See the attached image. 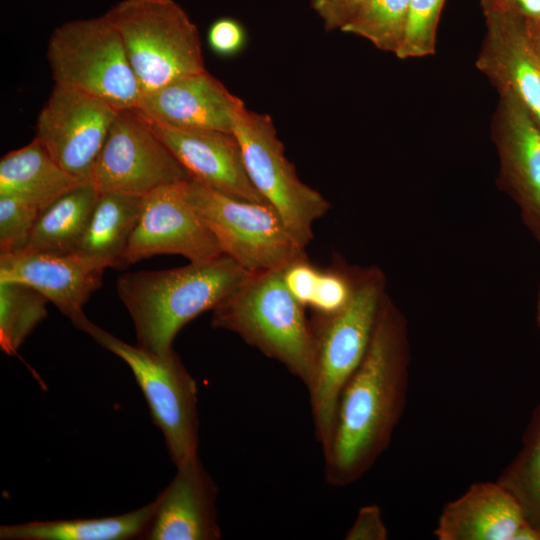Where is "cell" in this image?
<instances>
[{
    "mask_svg": "<svg viewBox=\"0 0 540 540\" xmlns=\"http://www.w3.org/2000/svg\"><path fill=\"white\" fill-rule=\"evenodd\" d=\"M410 348L407 320L386 294L367 352L345 385L325 450V480L345 487L388 448L405 410Z\"/></svg>",
    "mask_w": 540,
    "mask_h": 540,
    "instance_id": "obj_1",
    "label": "cell"
},
{
    "mask_svg": "<svg viewBox=\"0 0 540 540\" xmlns=\"http://www.w3.org/2000/svg\"><path fill=\"white\" fill-rule=\"evenodd\" d=\"M229 256L165 270L127 272L116 291L133 321L137 345L168 353L177 333L201 313L213 310L248 276Z\"/></svg>",
    "mask_w": 540,
    "mask_h": 540,
    "instance_id": "obj_2",
    "label": "cell"
},
{
    "mask_svg": "<svg viewBox=\"0 0 540 540\" xmlns=\"http://www.w3.org/2000/svg\"><path fill=\"white\" fill-rule=\"evenodd\" d=\"M386 294L380 269L360 270L350 302L334 313L314 312L310 320L313 369L306 388L322 451L330 442L339 397L367 352Z\"/></svg>",
    "mask_w": 540,
    "mask_h": 540,
    "instance_id": "obj_3",
    "label": "cell"
},
{
    "mask_svg": "<svg viewBox=\"0 0 540 540\" xmlns=\"http://www.w3.org/2000/svg\"><path fill=\"white\" fill-rule=\"evenodd\" d=\"M282 269L250 273L212 310L211 324L238 334L307 386L313 369L311 321L287 289Z\"/></svg>",
    "mask_w": 540,
    "mask_h": 540,
    "instance_id": "obj_4",
    "label": "cell"
},
{
    "mask_svg": "<svg viewBox=\"0 0 540 540\" xmlns=\"http://www.w3.org/2000/svg\"><path fill=\"white\" fill-rule=\"evenodd\" d=\"M104 15L121 37L142 95L206 70L198 28L175 0H121Z\"/></svg>",
    "mask_w": 540,
    "mask_h": 540,
    "instance_id": "obj_5",
    "label": "cell"
},
{
    "mask_svg": "<svg viewBox=\"0 0 540 540\" xmlns=\"http://www.w3.org/2000/svg\"><path fill=\"white\" fill-rule=\"evenodd\" d=\"M131 369L161 430L175 466L198 455L197 383L172 350L160 354L131 345L91 322L86 316L74 325Z\"/></svg>",
    "mask_w": 540,
    "mask_h": 540,
    "instance_id": "obj_6",
    "label": "cell"
},
{
    "mask_svg": "<svg viewBox=\"0 0 540 540\" xmlns=\"http://www.w3.org/2000/svg\"><path fill=\"white\" fill-rule=\"evenodd\" d=\"M47 60L54 84L78 89L119 110L137 109L142 90L121 37L104 14L56 27Z\"/></svg>",
    "mask_w": 540,
    "mask_h": 540,
    "instance_id": "obj_7",
    "label": "cell"
},
{
    "mask_svg": "<svg viewBox=\"0 0 540 540\" xmlns=\"http://www.w3.org/2000/svg\"><path fill=\"white\" fill-rule=\"evenodd\" d=\"M233 133L253 186L305 248L313 239L314 222L327 213L329 202L299 179L268 114L251 111L242 101L234 112Z\"/></svg>",
    "mask_w": 540,
    "mask_h": 540,
    "instance_id": "obj_8",
    "label": "cell"
},
{
    "mask_svg": "<svg viewBox=\"0 0 540 540\" xmlns=\"http://www.w3.org/2000/svg\"><path fill=\"white\" fill-rule=\"evenodd\" d=\"M184 194L223 254L247 272L282 269L306 256L270 205L232 198L194 180L184 184Z\"/></svg>",
    "mask_w": 540,
    "mask_h": 540,
    "instance_id": "obj_9",
    "label": "cell"
},
{
    "mask_svg": "<svg viewBox=\"0 0 540 540\" xmlns=\"http://www.w3.org/2000/svg\"><path fill=\"white\" fill-rule=\"evenodd\" d=\"M190 180L187 170L137 109L119 112L91 176L100 193L141 197Z\"/></svg>",
    "mask_w": 540,
    "mask_h": 540,
    "instance_id": "obj_10",
    "label": "cell"
},
{
    "mask_svg": "<svg viewBox=\"0 0 540 540\" xmlns=\"http://www.w3.org/2000/svg\"><path fill=\"white\" fill-rule=\"evenodd\" d=\"M121 110L78 89L54 84L35 124V139L54 161L81 181L92 172Z\"/></svg>",
    "mask_w": 540,
    "mask_h": 540,
    "instance_id": "obj_11",
    "label": "cell"
},
{
    "mask_svg": "<svg viewBox=\"0 0 540 540\" xmlns=\"http://www.w3.org/2000/svg\"><path fill=\"white\" fill-rule=\"evenodd\" d=\"M186 182L160 187L143 197L142 213L123 266L160 254L181 255L192 263L223 254L213 233L186 199Z\"/></svg>",
    "mask_w": 540,
    "mask_h": 540,
    "instance_id": "obj_12",
    "label": "cell"
},
{
    "mask_svg": "<svg viewBox=\"0 0 540 540\" xmlns=\"http://www.w3.org/2000/svg\"><path fill=\"white\" fill-rule=\"evenodd\" d=\"M106 268L77 252L55 254L30 250L0 254V281L26 284L52 302L73 325L102 282Z\"/></svg>",
    "mask_w": 540,
    "mask_h": 540,
    "instance_id": "obj_13",
    "label": "cell"
},
{
    "mask_svg": "<svg viewBox=\"0 0 540 540\" xmlns=\"http://www.w3.org/2000/svg\"><path fill=\"white\" fill-rule=\"evenodd\" d=\"M148 121L192 180L232 198L269 205L248 176L234 133L182 129Z\"/></svg>",
    "mask_w": 540,
    "mask_h": 540,
    "instance_id": "obj_14",
    "label": "cell"
},
{
    "mask_svg": "<svg viewBox=\"0 0 540 540\" xmlns=\"http://www.w3.org/2000/svg\"><path fill=\"white\" fill-rule=\"evenodd\" d=\"M177 472L155 499V512L143 537L148 540H218V486L199 456L176 466Z\"/></svg>",
    "mask_w": 540,
    "mask_h": 540,
    "instance_id": "obj_15",
    "label": "cell"
},
{
    "mask_svg": "<svg viewBox=\"0 0 540 540\" xmlns=\"http://www.w3.org/2000/svg\"><path fill=\"white\" fill-rule=\"evenodd\" d=\"M439 540H540L516 497L495 482H477L443 508Z\"/></svg>",
    "mask_w": 540,
    "mask_h": 540,
    "instance_id": "obj_16",
    "label": "cell"
},
{
    "mask_svg": "<svg viewBox=\"0 0 540 540\" xmlns=\"http://www.w3.org/2000/svg\"><path fill=\"white\" fill-rule=\"evenodd\" d=\"M499 181L540 230V126L510 96H500L492 125Z\"/></svg>",
    "mask_w": 540,
    "mask_h": 540,
    "instance_id": "obj_17",
    "label": "cell"
},
{
    "mask_svg": "<svg viewBox=\"0 0 540 540\" xmlns=\"http://www.w3.org/2000/svg\"><path fill=\"white\" fill-rule=\"evenodd\" d=\"M486 33L476 67L500 96L518 101L540 126V66L530 48L526 20L513 15L485 16Z\"/></svg>",
    "mask_w": 540,
    "mask_h": 540,
    "instance_id": "obj_18",
    "label": "cell"
},
{
    "mask_svg": "<svg viewBox=\"0 0 540 540\" xmlns=\"http://www.w3.org/2000/svg\"><path fill=\"white\" fill-rule=\"evenodd\" d=\"M241 102L205 70L142 95L137 110L165 126L233 133L234 112Z\"/></svg>",
    "mask_w": 540,
    "mask_h": 540,
    "instance_id": "obj_19",
    "label": "cell"
},
{
    "mask_svg": "<svg viewBox=\"0 0 540 540\" xmlns=\"http://www.w3.org/2000/svg\"><path fill=\"white\" fill-rule=\"evenodd\" d=\"M83 182L61 168L35 138L0 160V196L22 200L41 211Z\"/></svg>",
    "mask_w": 540,
    "mask_h": 540,
    "instance_id": "obj_20",
    "label": "cell"
},
{
    "mask_svg": "<svg viewBox=\"0 0 540 540\" xmlns=\"http://www.w3.org/2000/svg\"><path fill=\"white\" fill-rule=\"evenodd\" d=\"M155 500L117 516L31 521L0 527L1 540H127L143 538L155 512Z\"/></svg>",
    "mask_w": 540,
    "mask_h": 540,
    "instance_id": "obj_21",
    "label": "cell"
},
{
    "mask_svg": "<svg viewBox=\"0 0 540 540\" xmlns=\"http://www.w3.org/2000/svg\"><path fill=\"white\" fill-rule=\"evenodd\" d=\"M143 197L100 193L76 252L105 268L123 266L125 251L142 213Z\"/></svg>",
    "mask_w": 540,
    "mask_h": 540,
    "instance_id": "obj_22",
    "label": "cell"
},
{
    "mask_svg": "<svg viewBox=\"0 0 540 540\" xmlns=\"http://www.w3.org/2000/svg\"><path fill=\"white\" fill-rule=\"evenodd\" d=\"M99 196L92 182L86 181L59 197L41 211L23 249L55 254L76 252Z\"/></svg>",
    "mask_w": 540,
    "mask_h": 540,
    "instance_id": "obj_23",
    "label": "cell"
},
{
    "mask_svg": "<svg viewBox=\"0 0 540 540\" xmlns=\"http://www.w3.org/2000/svg\"><path fill=\"white\" fill-rule=\"evenodd\" d=\"M497 481L516 497L528 522L540 533V401L533 409L520 450Z\"/></svg>",
    "mask_w": 540,
    "mask_h": 540,
    "instance_id": "obj_24",
    "label": "cell"
},
{
    "mask_svg": "<svg viewBox=\"0 0 540 540\" xmlns=\"http://www.w3.org/2000/svg\"><path fill=\"white\" fill-rule=\"evenodd\" d=\"M48 299L19 282L0 281V347L14 355L27 336L47 316Z\"/></svg>",
    "mask_w": 540,
    "mask_h": 540,
    "instance_id": "obj_25",
    "label": "cell"
},
{
    "mask_svg": "<svg viewBox=\"0 0 540 540\" xmlns=\"http://www.w3.org/2000/svg\"><path fill=\"white\" fill-rule=\"evenodd\" d=\"M409 0H367L340 31L396 55L405 34Z\"/></svg>",
    "mask_w": 540,
    "mask_h": 540,
    "instance_id": "obj_26",
    "label": "cell"
},
{
    "mask_svg": "<svg viewBox=\"0 0 540 540\" xmlns=\"http://www.w3.org/2000/svg\"><path fill=\"white\" fill-rule=\"evenodd\" d=\"M444 2L409 0L405 34L396 53L398 58H421L434 54L437 26Z\"/></svg>",
    "mask_w": 540,
    "mask_h": 540,
    "instance_id": "obj_27",
    "label": "cell"
},
{
    "mask_svg": "<svg viewBox=\"0 0 540 540\" xmlns=\"http://www.w3.org/2000/svg\"><path fill=\"white\" fill-rule=\"evenodd\" d=\"M40 213L22 200L0 196V254L25 247Z\"/></svg>",
    "mask_w": 540,
    "mask_h": 540,
    "instance_id": "obj_28",
    "label": "cell"
},
{
    "mask_svg": "<svg viewBox=\"0 0 540 540\" xmlns=\"http://www.w3.org/2000/svg\"><path fill=\"white\" fill-rule=\"evenodd\" d=\"M360 270L331 267L320 270L310 307L316 313H334L352 299Z\"/></svg>",
    "mask_w": 540,
    "mask_h": 540,
    "instance_id": "obj_29",
    "label": "cell"
},
{
    "mask_svg": "<svg viewBox=\"0 0 540 540\" xmlns=\"http://www.w3.org/2000/svg\"><path fill=\"white\" fill-rule=\"evenodd\" d=\"M320 269L301 257L282 269L283 281L289 292L305 307L310 305Z\"/></svg>",
    "mask_w": 540,
    "mask_h": 540,
    "instance_id": "obj_30",
    "label": "cell"
},
{
    "mask_svg": "<svg viewBox=\"0 0 540 540\" xmlns=\"http://www.w3.org/2000/svg\"><path fill=\"white\" fill-rule=\"evenodd\" d=\"M207 40L210 48L215 53L228 56L237 53L242 48L245 33L237 20L222 17L211 24Z\"/></svg>",
    "mask_w": 540,
    "mask_h": 540,
    "instance_id": "obj_31",
    "label": "cell"
},
{
    "mask_svg": "<svg viewBox=\"0 0 540 540\" xmlns=\"http://www.w3.org/2000/svg\"><path fill=\"white\" fill-rule=\"evenodd\" d=\"M388 530L376 504L362 506L345 535L346 540H386Z\"/></svg>",
    "mask_w": 540,
    "mask_h": 540,
    "instance_id": "obj_32",
    "label": "cell"
},
{
    "mask_svg": "<svg viewBox=\"0 0 540 540\" xmlns=\"http://www.w3.org/2000/svg\"><path fill=\"white\" fill-rule=\"evenodd\" d=\"M367 0H311L326 30H341Z\"/></svg>",
    "mask_w": 540,
    "mask_h": 540,
    "instance_id": "obj_33",
    "label": "cell"
},
{
    "mask_svg": "<svg viewBox=\"0 0 540 540\" xmlns=\"http://www.w3.org/2000/svg\"><path fill=\"white\" fill-rule=\"evenodd\" d=\"M484 16L513 15L526 21L540 20V0H480Z\"/></svg>",
    "mask_w": 540,
    "mask_h": 540,
    "instance_id": "obj_34",
    "label": "cell"
},
{
    "mask_svg": "<svg viewBox=\"0 0 540 540\" xmlns=\"http://www.w3.org/2000/svg\"><path fill=\"white\" fill-rule=\"evenodd\" d=\"M526 34L530 48L540 66V20L526 21Z\"/></svg>",
    "mask_w": 540,
    "mask_h": 540,
    "instance_id": "obj_35",
    "label": "cell"
},
{
    "mask_svg": "<svg viewBox=\"0 0 540 540\" xmlns=\"http://www.w3.org/2000/svg\"><path fill=\"white\" fill-rule=\"evenodd\" d=\"M537 320L540 325V296H539V301H538Z\"/></svg>",
    "mask_w": 540,
    "mask_h": 540,
    "instance_id": "obj_36",
    "label": "cell"
}]
</instances>
